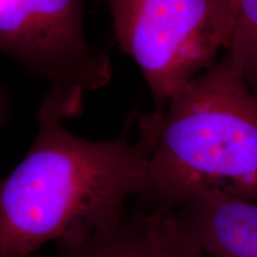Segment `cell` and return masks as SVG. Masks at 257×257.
Wrapping results in <instances>:
<instances>
[{"label":"cell","mask_w":257,"mask_h":257,"mask_svg":"<svg viewBox=\"0 0 257 257\" xmlns=\"http://www.w3.org/2000/svg\"><path fill=\"white\" fill-rule=\"evenodd\" d=\"M78 115L51 88L38 108V130L24 159L0 180V257H28L44 244L76 242L118 224L126 202L147 186L154 134L142 117L138 138L127 126L94 142L63 127Z\"/></svg>","instance_id":"obj_1"},{"label":"cell","mask_w":257,"mask_h":257,"mask_svg":"<svg viewBox=\"0 0 257 257\" xmlns=\"http://www.w3.org/2000/svg\"><path fill=\"white\" fill-rule=\"evenodd\" d=\"M149 115L154 142L138 208L173 212L207 191L257 201V99L226 51Z\"/></svg>","instance_id":"obj_2"},{"label":"cell","mask_w":257,"mask_h":257,"mask_svg":"<svg viewBox=\"0 0 257 257\" xmlns=\"http://www.w3.org/2000/svg\"><path fill=\"white\" fill-rule=\"evenodd\" d=\"M120 50L140 67L155 112L230 46L237 0H104Z\"/></svg>","instance_id":"obj_3"},{"label":"cell","mask_w":257,"mask_h":257,"mask_svg":"<svg viewBox=\"0 0 257 257\" xmlns=\"http://www.w3.org/2000/svg\"><path fill=\"white\" fill-rule=\"evenodd\" d=\"M85 0H0V53L47 79L73 108L112 78L107 53L89 44L83 30Z\"/></svg>","instance_id":"obj_4"},{"label":"cell","mask_w":257,"mask_h":257,"mask_svg":"<svg viewBox=\"0 0 257 257\" xmlns=\"http://www.w3.org/2000/svg\"><path fill=\"white\" fill-rule=\"evenodd\" d=\"M173 214L205 257H257V201L207 191Z\"/></svg>","instance_id":"obj_5"},{"label":"cell","mask_w":257,"mask_h":257,"mask_svg":"<svg viewBox=\"0 0 257 257\" xmlns=\"http://www.w3.org/2000/svg\"><path fill=\"white\" fill-rule=\"evenodd\" d=\"M54 257H167L156 214L138 208L110 229L76 242L59 243Z\"/></svg>","instance_id":"obj_6"},{"label":"cell","mask_w":257,"mask_h":257,"mask_svg":"<svg viewBox=\"0 0 257 257\" xmlns=\"http://www.w3.org/2000/svg\"><path fill=\"white\" fill-rule=\"evenodd\" d=\"M226 53L257 99V0H237L236 21Z\"/></svg>","instance_id":"obj_7"},{"label":"cell","mask_w":257,"mask_h":257,"mask_svg":"<svg viewBox=\"0 0 257 257\" xmlns=\"http://www.w3.org/2000/svg\"><path fill=\"white\" fill-rule=\"evenodd\" d=\"M155 214L167 257H205L180 229L173 212H155Z\"/></svg>","instance_id":"obj_8"},{"label":"cell","mask_w":257,"mask_h":257,"mask_svg":"<svg viewBox=\"0 0 257 257\" xmlns=\"http://www.w3.org/2000/svg\"><path fill=\"white\" fill-rule=\"evenodd\" d=\"M6 118V100L4 92L0 88V125L3 124V121L5 120Z\"/></svg>","instance_id":"obj_9"}]
</instances>
